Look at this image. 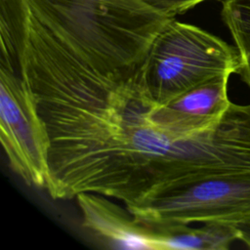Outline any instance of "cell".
<instances>
[{
  "instance_id": "obj_7",
  "label": "cell",
  "mask_w": 250,
  "mask_h": 250,
  "mask_svg": "<svg viewBox=\"0 0 250 250\" xmlns=\"http://www.w3.org/2000/svg\"><path fill=\"white\" fill-rule=\"evenodd\" d=\"M152 229L158 250H228L238 239L235 226L223 222L203 223L198 228L183 225Z\"/></svg>"
},
{
  "instance_id": "obj_8",
  "label": "cell",
  "mask_w": 250,
  "mask_h": 250,
  "mask_svg": "<svg viewBox=\"0 0 250 250\" xmlns=\"http://www.w3.org/2000/svg\"><path fill=\"white\" fill-rule=\"evenodd\" d=\"M222 18L240 55L238 74L250 88V0H224Z\"/></svg>"
},
{
  "instance_id": "obj_9",
  "label": "cell",
  "mask_w": 250,
  "mask_h": 250,
  "mask_svg": "<svg viewBox=\"0 0 250 250\" xmlns=\"http://www.w3.org/2000/svg\"><path fill=\"white\" fill-rule=\"evenodd\" d=\"M153 12L169 19H175L206 0H139Z\"/></svg>"
},
{
  "instance_id": "obj_10",
  "label": "cell",
  "mask_w": 250,
  "mask_h": 250,
  "mask_svg": "<svg viewBox=\"0 0 250 250\" xmlns=\"http://www.w3.org/2000/svg\"><path fill=\"white\" fill-rule=\"evenodd\" d=\"M238 232V240L244 242L250 248V218L233 224Z\"/></svg>"
},
{
  "instance_id": "obj_5",
  "label": "cell",
  "mask_w": 250,
  "mask_h": 250,
  "mask_svg": "<svg viewBox=\"0 0 250 250\" xmlns=\"http://www.w3.org/2000/svg\"><path fill=\"white\" fill-rule=\"evenodd\" d=\"M230 74L215 76L171 102L150 107L149 121L158 129L179 137L200 134L216 126L231 102L228 98Z\"/></svg>"
},
{
  "instance_id": "obj_2",
  "label": "cell",
  "mask_w": 250,
  "mask_h": 250,
  "mask_svg": "<svg viewBox=\"0 0 250 250\" xmlns=\"http://www.w3.org/2000/svg\"><path fill=\"white\" fill-rule=\"evenodd\" d=\"M240 68L235 46L173 19L152 41L136 80L143 97L154 107L215 76L238 74Z\"/></svg>"
},
{
  "instance_id": "obj_6",
  "label": "cell",
  "mask_w": 250,
  "mask_h": 250,
  "mask_svg": "<svg viewBox=\"0 0 250 250\" xmlns=\"http://www.w3.org/2000/svg\"><path fill=\"white\" fill-rule=\"evenodd\" d=\"M82 227L103 246L113 249L158 250L154 230L108 196L82 192L76 197Z\"/></svg>"
},
{
  "instance_id": "obj_1",
  "label": "cell",
  "mask_w": 250,
  "mask_h": 250,
  "mask_svg": "<svg viewBox=\"0 0 250 250\" xmlns=\"http://www.w3.org/2000/svg\"><path fill=\"white\" fill-rule=\"evenodd\" d=\"M33 16L99 74L138 68L173 19L139 0H27Z\"/></svg>"
},
{
  "instance_id": "obj_3",
  "label": "cell",
  "mask_w": 250,
  "mask_h": 250,
  "mask_svg": "<svg viewBox=\"0 0 250 250\" xmlns=\"http://www.w3.org/2000/svg\"><path fill=\"white\" fill-rule=\"evenodd\" d=\"M126 207L152 229L238 223L250 218V171L203 177Z\"/></svg>"
},
{
  "instance_id": "obj_4",
  "label": "cell",
  "mask_w": 250,
  "mask_h": 250,
  "mask_svg": "<svg viewBox=\"0 0 250 250\" xmlns=\"http://www.w3.org/2000/svg\"><path fill=\"white\" fill-rule=\"evenodd\" d=\"M0 141L12 170L27 186L46 188L49 178L48 130L21 78L1 65Z\"/></svg>"
}]
</instances>
